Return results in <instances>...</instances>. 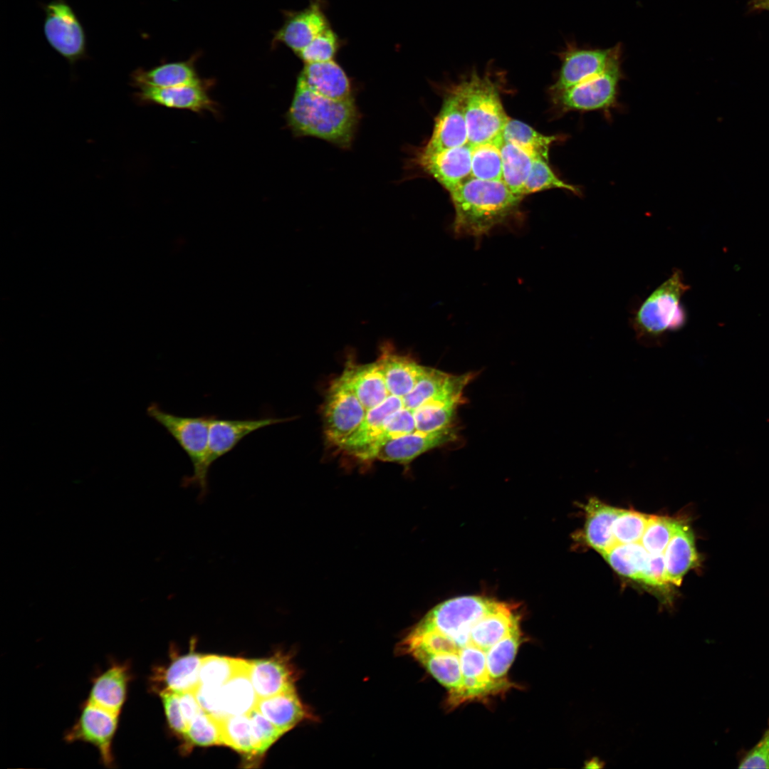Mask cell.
<instances>
[{
	"mask_svg": "<svg viewBox=\"0 0 769 769\" xmlns=\"http://www.w3.org/2000/svg\"><path fill=\"white\" fill-rule=\"evenodd\" d=\"M523 642L513 605L469 595L436 605L404 645L446 689L448 706L454 708L512 688L508 672Z\"/></svg>",
	"mask_w": 769,
	"mask_h": 769,
	"instance_id": "6da1fadb",
	"label": "cell"
},
{
	"mask_svg": "<svg viewBox=\"0 0 769 769\" xmlns=\"http://www.w3.org/2000/svg\"><path fill=\"white\" fill-rule=\"evenodd\" d=\"M451 376L417 363L389 343L382 345L373 362L348 361L339 377L355 394L365 417L335 449L359 461L371 462L388 440L433 432L436 408L454 399Z\"/></svg>",
	"mask_w": 769,
	"mask_h": 769,
	"instance_id": "7a4b0ae2",
	"label": "cell"
},
{
	"mask_svg": "<svg viewBox=\"0 0 769 769\" xmlns=\"http://www.w3.org/2000/svg\"><path fill=\"white\" fill-rule=\"evenodd\" d=\"M454 208V232L480 238L506 225L518 214L523 196L502 180L469 177L449 192Z\"/></svg>",
	"mask_w": 769,
	"mask_h": 769,
	"instance_id": "3957f363",
	"label": "cell"
},
{
	"mask_svg": "<svg viewBox=\"0 0 769 769\" xmlns=\"http://www.w3.org/2000/svg\"><path fill=\"white\" fill-rule=\"evenodd\" d=\"M360 120L354 98L335 100L308 88L297 80L286 114L288 125L297 137L311 136L342 148L349 147Z\"/></svg>",
	"mask_w": 769,
	"mask_h": 769,
	"instance_id": "277c9868",
	"label": "cell"
},
{
	"mask_svg": "<svg viewBox=\"0 0 769 769\" xmlns=\"http://www.w3.org/2000/svg\"><path fill=\"white\" fill-rule=\"evenodd\" d=\"M148 415L164 428L189 458L193 467L191 476L182 478L184 487L199 490V499L203 501L209 493L207 466L209 432L214 414L184 417L163 410L153 403L147 408Z\"/></svg>",
	"mask_w": 769,
	"mask_h": 769,
	"instance_id": "5b68a950",
	"label": "cell"
},
{
	"mask_svg": "<svg viewBox=\"0 0 769 769\" xmlns=\"http://www.w3.org/2000/svg\"><path fill=\"white\" fill-rule=\"evenodd\" d=\"M490 74L472 73L460 83L471 145L502 138L503 128L509 119Z\"/></svg>",
	"mask_w": 769,
	"mask_h": 769,
	"instance_id": "8992f818",
	"label": "cell"
},
{
	"mask_svg": "<svg viewBox=\"0 0 769 769\" xmlns=\"http://www.w3.org/2000/svg\"><path fill=\"white\" fill-rule=\"evenodd\" d=\"M689 286L682 273L676 269L639 305L632 319L638 339L645 342L659 340L666 333L678 330L686 317L681 300Z\"/></svg>",
	"mask_w": 769,
	"mask_h": 769,
	"instance_id": "52a82bcc",
	"label": "cell"
},
{
	"mask_svg": "<svg viewBox=\"0 0 769 769\" xmlns=\"http://www.w3.org/2000/svg\"><path fill=\"white\" fill-rule=\"evenodd\" d=\"M120 716L86 700L81 705L78 718L65 733L64 741L68 743L80 741L91 744L98 750L101 763L106 768H114L113 746Z\"/></svg>",
	"mask_w": 769,
	"mask_h": 769,
	"instance_id": "ba28073f",
	"label": "cell"
},
{
	"mask_svg": "<svg viewBox=\"0 0 769 769\" xmlns=\"http://www.w3.org/2000/svg\"><path fill=\"white\" fill-rule=\"evenodd\" d=\"M622 75L619 62L595 77L554 93L555 102L563 112L608 111L615 106Z\"/></svg>",
	"mask_w": 769,
	"mask_h": 769,
	"instance_id": "9c48e42d",
	"label": "cell"
},
{
	"mask_svg": "<svg viewBox=\"0 0 769 769\" xmlns=\"http://www.w3.org/2000/svg\"><path fill=\"white\" fill-rule=\"evenodd\" d=\"M561 66L551 88L559 92L595 77L621 62L622 46L607 48H580L568 43L558 53Z\"/></svg>",
	"mask_w": 769,
	"mask_h": 769,
	"instance_id": "30bf717a",
	"label": "cell"
},
{
	"mask_svg": "<svg viewBox=\"0 0 769 769\" xmlns=\"http://www.w3.org/2000/svg\"><path fill=\"white\" fill-rule=\"evenodd\" d=\"M323 412L325 439L335 449L360 427L365 417L360 400L339 377L328 390Z\"/></svg>",
	"mask_w": 769,
	"mask_h": 769,
	"instance_id": "8fae6325",
	"label": "cell"
},
{
	"mask_svg": "<svg viewBox=\"0 0 769 769\" xmlns=\"http://www.w3.org/2000/svg\"><path fill=\"white\" fill-rule=\"evenodd\" d=\"M43 30L51 46L70 63L85 56L83 27L72 9L63 1L56 0L46 6Z\"/></svg>",
	"mask_w": 769,
	"mask_h": 769,
	"instance_id": "7c38bea8",
	"label": "cell"
},
{
	"mask_svg": "<svg viewBox=\"0 0 769 769\" xmlns=\"http://www.w3.org/2000/svg\"><path fill=\"white\" fill-rule=\"evenodd\" d=\"M469 143L464 94L460 83L445 97L425 152H437Z\"/></svg>",
	"mask_w": 769,
	"mask_h": 769,
	"instance_id": "4fadbf2b",
	"label": "cell"
},
{
	"mask_svg": "<svg viewBox=\"0 0 769 769\" xmlns=\"http://www.w3.org/2000/svg\"><path fill=\"white\" fill-rule=\"evenodd\" d=\"M290 418L266 416L244 419L219 418L214 415L209 432L207 466L232 451L246 436L260 429L284 422Z\"/></svg>",
	"mask_w": 769,
	"mask_h": 769,
	"instance_id": "5bb4252c",
	"label": "cell"
},
{
	"mask_svg": "<svg viewBox=\"0 0 769 769\" xmlns=\"http://www.w3.org/2000/svg\"><path fill=\"white\" fill-rule=\"evenodd\" d=\"M472 146H463L437 152L421 150L416 162L449 192L471 177Z\"/></svg>",
	"mask_w": 769,
	"mask_h": 769,
	"instance_id": "9a60e30c",
	"label": "cell"
},
{
	"mask_svg": "<svg viewBox=\"0 0 769 769\" xmlns=\"http://www.w3.org/2000/svg\"><path fill=\"white\" fill-rule=\"evenodd\" d=\"M132 98L141 105L155 104L197 113H216V109L203 83L171 88L142 87L132 93Z\"/></svg>",
	"mask_w": 769,
	"mask_h": 769,
	"instance_id": "2e32d148",
	"label": "cell"
},
{
	"mask_svg": "<svg viewBox=\"0 0 769 769\" xmlns=\"http://www.w3.org/2000/svg\"><path fill=\"white\" fill-rule=\"evenodd\" d=\"M132 677L130 661L111 660L105 670L93 678L87 701L120 714Z\"/></svg>",
	"mask_w": 769,
	"mask_h": 769,
	"instance_id": "e0dca14e",
	"label": "cell"
},
{
	"mask_svg": "<svg viewBox=\"0 0 769 769\" xmlns=\"http://www.w3.org/2000/svg\"><path fill=\"white\" fill-rule=\"evenodd\" d=\"M330 27L322 0H310L304 9L291 12L277 32L276 40L284 43L296 55L318 35Z\"/></svg>",
	"mask_w": 769,
	"mask_h": 769,
	"instance_id": "ac0fdd59",
	"label": "cell"
},
{
	"mask_svg": "<svg viewBox=\"0 0 769 769\" xmlns=\"http://www.w3.org/2000/svg\"><path fill=\"white\" fill-rule=\"evenodd\" d=\"M456 439V431L452 427L430 433L406 435L384 442L377 449L375 461L407 465L424 453Z\"/></svg>",
	"mask_w": 769,
	"mask_h": 769,
	"instance_id": "d6986e66",
	"label": "cell"
},
{
	"mask_svg": "<svg viewBox=\"0 0 769 769\" xmlns=\"http://www.w3.org/2000/svg\"><path fill=\"white\" fill-rule=\"evenodd\" d=\"M297 80L314 92L328 98L335 100L354 98L349 78L334 60L305 63Z\"/></svg>",
	"mask_w": 769,
	"mask_h": 769,
	"instance_id": "ffe728a7",
	"label": "cell"
},
{
	"mask_svg": "<svg viewBox=\"0 0 769 769\" xmlns=\"http://www.w3.org/2000/svg\"><path fill=\"white\" fill-rule=\"evenodd\" d=\"M664 556L669 584L680 585L684 576L700 564L694 534L690 525L680 523L664 552Z\"/></svg>",
	"mask_w": 769,
	"mask_h": 769,
	"instance_id": "44dd1931",
	"label": "cell"
},
{
	"mask_svg": "<svg viewBox=\"0 0 769 769\" xmlns=\"http://www.w3.org/2000/svg\"><path fill=\"white\" fill-rule=\"evenodd\" d=\"M249 664L250 679L258 699L295 689L294 672L284 657L249 661Z\"/></svg>",
	"mask_w": 769,
	"mask_h": 769,
	"instance_id": "7402d4cb",
	"label": "cell"
},
{
	"mask_svg": "<svg viewBox=\"0 0 769 769\" xmlns=\"http://www.w3.org/2000/svg\"><path fill=\"white\" fill-rule=\"evenodd\" d=\"M585 509V542L603 555L617 543L612 532V524L620 508L607 505L597 498H591Z\"/></svg>",
	"mask_w": 769,
	"mask_h": 769,
	"instance_id": "603a6c76",
	"label": "cell"
},
{
	"mask_svg": "<svg viewBox=\"0 0 769 769\" xmlns=\"http://www.w3.org/2000/svg\"><path fill=\"white\" fill-rule=\"evenodd\" d=\"M249 670V661L241 660L234 674L221 686V706L225 716L246 715L256 707L258 698Z\"/></svg>",
	"mask_w": 769,
	"mask_h": 769,
	"instance_id": "cb8c5ba5",
	"label": "cell"
},
{
	"mask_svg": "<svg viewBox=\"0 0 769 769\" xmlns=\"http://www.w3.org/2000/svg\"><path fill=\"white\" fill-rule=\"evenodd\" d=\"M202 83L192 64L176 62L162 64L149 70L136 69L130 75V85L142 87L171 88Z\"/></svg>",
	"mask_w": 769,
	"mask_h": 769,
	"instance_id": "d4e9b609",
	"label": "cell"
},
{
	"mask_svg": "<svg viewBox=\"0 0 769 769\" xmlns=\"http://www.w3.org/2000/svg\"><path fill=\"white\" fill-rule=\"evenodd\" d=\"M256 708L283 733L308 718V713L295 689L271 697L258 699Z\"/></svg>",
	"mask_w": 769,
	"mask_h": 769,
	"instance_id": "484cf974",
	"label": "cell"
},
{
	"mask_svg": "<svg viewBox=\"0 0 769 769\" xmlns=\"http://www.w3.org/2000/svg\"><path fill=\"white\" fill-rule=\"evenodd\" d=\"M204 656L192 653L174 660L164 672L157 671L153 680H162L165 689L176 693L194 692L199 684V669Z\"/></svg>",
	"mask_w": 769,
	"mask_h": 769,
	"instance_id": "4316f807",
	"label": "cell"
},
{
	"mask_svg": "<svg viewBox=\"0 0 769 769\" xmlns=\"http://www.w3.org/2000/svg\"><path fill=\"white\" fill-rule=\"evenodd\" d=\"M502 181L514 193L523 196V190L535 157L525 149L511 142L501 146Z\"/></svg>",
	"mask_w": 769,
	"mask_h": 769,
	"instance_id": "83f0119b",
	"label": "cell"
},
{
	"mask_svg": "<svg viewBox=\"0 0 769 769\" xmlns=\"http://www.w3.org/2000/svg\"><path fill=\"white\" fill-rule=\"evenodd\" d=\"M649 553L640 543H617L602 556L618 574L640 581Z\"/></svg>",
	"mask_w": 769,
	"mask_h": 769,
	"instance_id": "f1b7e54d",
	"label": "cell"
},
{
	"mask_svg": "<svg viewBox=\"0 0 769 769\" xmlns=\"http://www.w3.org/2000/svg\"><path fill=\"white\" fill-rule=\"evenodd\" d=\"M502 139L525 149L536 157L548 160L550 145L557 140V137L543 135L530 125L509 117Z\"/></svg>",
	"mask_w": 769,
	"mask_h": 769,
	"instance_id": "f546056e",
	"label": "cell"
},
{
	"mask_svg": "<svg viewBox=\"0 0 769 769\" xmlns=\"http://www.w3.org/2000/svg\"><path fill=\"white\" fill-rule=\"evenodd\" d=\"M503 139L472 146L471 177L502 180L501 146Z\"/></svg>",
	"mask_w": 769,
	"mask_h": 769,
	"instance_id": "4dcf8cb0",
	"label": "cell"
},
{
	"mask_svg": "<svg viewBox=\"0 0 769 769\" xmlns=\"http://www.w3.org/2000/svg\"><path fill=\"white\" fill-rule=\"evenodd\" d=\"M222 744L240 753L256 754L249 717L246 715L227 716L219 719Z\"/></svg>",
	"mask_w": 769,
	"mask_h": 769,
	"instance_id": "1f68e13d",
	"label": "cell"
},
{
	"mask_svg": "<svg viewBox=\"0 0 769 769\" xmlns=\"http://www.w3.org/2000/svg\"><path fill=\"white\" fill-rule=\"evenodd\" d=\"M551 189H562L575 194L581 193L579 187L561 179L551 169L548 160L535 157L523 187V195Z\"/></svg>",
	"mask_w": 769,
	"mask_h": 769,
	"instance_id": "d6a6232c",
	"label": "cell"
},
{
	"mask_svg": "<svg viewBox=\"0 0 769 769\" xmlns=\"http://www.w3.org/2000/svg\"><path fill=\"white\" fill-rule=\"evenodd\" d=\"M680 523L667 516L650 515L640 543L649 553H664Z\"/></svg>",
	"mask_w": 769,
	"mask_h": 769,
	"instance_id": "836d02e7",
	"label": "cell"
},
{
	"mask_svg": "<svg viewBox=\"0 0 769 769\" xmlns=\"http://www.w3.org/2000/svg\"><path fill=\"white\" fill-rule=\"evenodd\" d=\"M650 515L634 510L620 509L612 524V532L617 543L641 541Z\"/></svg>",
	"mask_w": 769,
	"mask_h": 769,
	"instance_id": "e575fe53",
	"label": "cell"
},
{
	"mask_svg": "<svg viewBox=\"0 0 769 769\" xmlns=\"http://www.w3.org/2000/svg\"><path fill=\"white\" fill-rule=\"evenodd\" d=\"M242 659L204 656L199 669V684L223 686L236 671Z\"/></svg>",
	"mask_w": 769,
	"mask_h": 769,
	"instance_id": "d590c367",
	"label": "cell"
},
{
	"mask_svg": "<svg viewBox=\"0 0 769 769\" xmlns=\"http://www.w3.org/2000/svg\"><path fill=\"white\" fill-rule=\"evenodd\" d=\"M184 736L197 746L222 744L219 719L203 709L192 721Z\"/></svg>",
	"mask_w": 769,
	"mask_h": 769,
	"instance_id": "8d00e7d4",
	"label": "cell"
},
{
	"mask_svg": "<svg viewBox=\"0 0 769 769\" xmlns=\"http://www.w3.org/2000/svg\"><path fill=\"white\" fill-rule=\"evenodd\" d=\"M340 46L338 36L330 26L318 35L297 56L304 63L329 61L334 60Z\"/></svg>",
	"mask_w": 769,
	"mask_h": 769,
	"instance_id": "74e56055",
	"label": "cell"
},
{
	"mask_svg": "<svg viewBox=\"0 0 769 769\" xmlns=\"http://www.w3.org/2000/svg\"><path fill=\"white\" fill-rule=\"evenodd\" d=\"M248 716L250 719L256 754L264 753L283 734L255 707Z\"/></svg>",
	"mask_w": 769,
	"mask_h": 769,
	"instance_id": "f35d334b",
	"label": "cell"
},
{
	"mask_svg": "<svg viewBox=\"0 0 769 769\" xmlns=\"http://www.w3.org/2000/svg\"><path fill=\"white\" fill-rule=\"evenodd\" d=\"M740 768H769V721L761 738L751 749L739 757Z\"/></svg>",
	"mask_w": 769,
	"mask_h": 769,
	"instance_id": "ab89813d",
	"label": "cell"
},
{
	"mask_svg": "<svg viewBox=\"0 0 769 769\" xmlns=\"http://www.w3.org/2000/svg\"><path fill=\"white\" fill-rule=\"evenodd\" d=\"M639 582L657 587H666L669 585L666 575L664 553L649 554Z\"/></svg>",
	"mask_w": 769,
	"mask_h": 769,
	"instance_id": "60d3db41",
	"label": "cell"
},
{
	"mask_svg": "<svg viewBox=\"0 0 769 769\" xmlns=\"http://www.w3.org/2000/svg\"><path fill=\"white\" fill-rule=\"evenodd\" d=\"M159 695L169 727L175 732L184 736L188 727L181 711L177 694L171 690L164 689Z\"/></svg>",
	"mask_w": 769,
	"mask_h": 769,
	"instance_id": "b9f144b4",
	"label": "cell"
},
{
	"mask_svg": "<svg viewBox=\"0 0 769 769\" xmlns=\"http://www.w3.org/2000/svg\"><path fill=\"white\" fill-rule=\"evenodd\" d=\"M221 686L199 684L194 692L202 708L218 719L226 717L221 706Z\"/></svg>",
	"mask_w": 769,
	"mask_h": 769,
	"instance_id": "7bdbcfd3",
	"label": "cell"
},
{
	"mask_svg": "<svg viewBox=\"0 0 769 769\" xmlns=\"http://www.w3.org/2000/svg\"><path fill=\"white\" fill-rule=\"evenodd\" d=\"M177 694L184 719L188 727L202 708L199 704L194 692L185 691Z\"/></svg>",
	"mask_w": 769,
	"mask_h": 769,
	"instance_id": "ee69618b",
	"label": "cell"
},
{
	"mask_svg": "<svg viewBox=\"0 0 769 769\" xmlns=\"http://www.w3.org/2000/svg\"><path fill=\"white\" fill-rule=\"evenodd\" d=\"M750 6L753 10L769 11V0H750Z\"/></svg>",
	"mask_w": 769,
	"mask_h": 769,
	"instance_id": "f6af8a7d",
	"label": "cell"
}]
</instances>
